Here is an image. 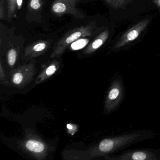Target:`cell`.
I'll return each instance as SVG.
<instances>
[{
  "label": "cell",
  "mask_w": 160,
  "mask_h": 160,
  "mask_svg": "<svg viewBox=\"0 0 160 160\" xmlns=\"http://www.w3.org/2000/svg\"><path fill=\"white\" fill-rule=\"evenodd\" d=\"M51 44L49 40H39L30 44L24 49L21 56L22 61L27 62L42 56L46 53Z\"/></svg>",
  "instance_id": "52a82bcc"
},
{
  "label": "cell",
  "mask_w": 160,
  "mask_h": 160,
  "mask_svg": "<svg viewBox=\"0 0 160 160\" xmlns=\"http://www.w3.org/2000/svg\"><path fill=\"white\" fill-rule=\"evenodd\" d=\"M99 30L95 21H92L88 25L73 29L55 43L53 51L50 55V58H60L74 42L82 38L94 35Z\"/></svg>",
  "instance_id": "7a4b0ae2"
},
{
  "label": "cell",
  "mask_w": 160,
  "mask_h": 160,
  "mask_svg": "<svg viewBox=\"0 0 160 160\" xmlns=\"http://www.w3.org/2000/svg\"><path fill=\"white\" fill-rule=\"evenodd\" d=\"M81 0H55L51 11L53 15L62 17L65 14L72 15L78 19H84L85 15L76 7Z\"/></svg>",
  "instance_id": "8992f818"
},
{
  "label": "cell",
  "mask_w": 160,
  "mask_h": 160,
  "mask_svg": "<svg viewBox=\"0 0 160 160\" xmlns=\"http://www.w3.org/2000/svg\"><path fill=\"white\" fill-rule=\"evenodd\" d=\"M36 72V61L33 59L28 63L13 70L11 73L10 84L13 88H24L33 80Z\"/></svg>",
  "instance_id": "277c9868"
},
{
  "label": "cell",
  "mask_w": 160,
  "mask_h": 160,
  "mask_svg": "<svg viewBox=\"0 0 160 160\" xmlns=\"http://www.w3.org/2000/svg\"><path fill=\"white\" fill-rule=\"evenodd\" d=\"M149 22V19H144L128 30L116 43L115 48L117 49L123 47L136 40L146 29Z\"/></svg>",
  "instance_id": "ba28073f"
},
{
  "label": "cell",
  "mask_w": 160,
  "mask_h": 160,
  "mask_svg": "<svg viewBox=\"0 0 160 160\" xmlns=\"http://www.w3.org/2000/svg\"><path fill=\"white\" fill-rule=\"evenodd\" d=\"M45 0H29L28 12L35 15L42 12Z\"/></svg>",
  "instance_id": "4fadbf2b"
},
{
  "label": "cell",
  "mask_w": 160,
  "mask_h": 160,
  "mask_svg": "<svg viewBox=\"0 0 160 160\" xmlns=\"http://www.w3.org/2000/svg\"><path fill=\"white\" fill-rule=\"evenodd\" d=\"M154 132L149 130H138L101 140L91 152L92 156L100 157L115 152L132 144L155 136Z\"/></svg>",
  "instance_id": "6da1fadb"
},
{
  "label": "cell",
  "mask_w": 160,
  "mask_h": 160,
  "mask_svg": "<svg viewBox=\"0 0 160 160\" xmlns=\"http://www.w3.org/2000/svg\"><path fill=\"white\" fill-rule=\"evenodd\" d=\"M5 0H1L0 2V19L3 20L5 17V10H4V3Z\"/></svg>",
  "instance_id": "e0dca14e"
},
{
  "label": "cell",
  "mask_w": 160,
  "mask_h": 160,
  "mask_svg": "<svg viewBox=\"0 0 160 160\" xmlns=\"http://www.w3.org/2000/svg\"><path fill=\"white\" fill-rule=\"evenodd\" d=\"M124 86L122 78L116 75L112 80L106 97L104 112L109 114L120 105L124 97Z\"/></svg>",
  "instance_id": "3957f363"
},
{
  "label": "cell",
  "mask_w": 160,
  "mask_h": 160,
  "mask_svg": "<svg viewBox=\"0 0 160 160\" xmlns=\"http://www.w3.org/2000/svg\"><path fill=\"white\" fill-rule=\"evenodd\" d=\"M17 8L18 10H20L22 8V4H23V0H17Z\"/></svg>",
  "instance_id": "ac0fdd59"
},
{
  "label": "cell",
  "mask_w": 160,
  "mask_h": 160,
  "mask_svg": "<svg viewBox=\"0 0 160 160\" xmlns=\"http://www.w3.org/2000/svg\"><path fill=\"white\" fill-rule=\"evenodd\" d=\"M109 35V30L106 28L89 43L84 50V54L90 55L95 52L106 42Z\"/></svg>",
  "instance_id": "30bf717a"
},
{
  "label": "cell",
  "mask_w": 160,
  "mask_h": 160,
  "mask_svg": "<svg viewBox=\"0 0 160 160\" xmlns=\"http://www.w3.org/2000/svg\"><path fill=\"white\" fill-rule=\"evenodd\" d=\"M60 63L57 60L49 62L39 74L35 80V85H37L50 78L58 70Z\"/></svg>",
  "instance_id": "8fae6325"
},
{
  "label": "cell",
  "mask_w": 160,
  "mask_h": 160,
  "mask_svg": "<svg viewBox=\"0 0 160 160\" xmlns=\"http://www.w3.org/2000/svg\"><path fill=\"white\" fill-rule=\"evenodd\" d=\"M108 160H160V149H140L128 150L116 156H105Z\"/></svg>",
  "instance_id": "5b68a950"
},
{
  "label": "cell",
  "mask_w": 160,
  "mask_h": 160,
  "mask_svg": "<svg viewBox=\"0 0 160 160\" xmlns=\"http://www.w3.org/2000/svg\"><path fill=\"white\" fill-rule=\"evenodd\" d=\"M113 9H120L126 5L130 0H104Z\"/></svg>",
  "instance_id": "9a60e30c"
},
{
  "label": "cell",
  "mask_w": 160,
  "mask_h": 160,
  "mask_svg": "<svg viewBox=\"0 0 160 160\" xmlns=\"http://www.w3.org/2000/svg\"><path fill=\"white\" fill-rule=\"evenodd\" d=\"M8 9V18L9 20L13 17L17 8V0H6Z\"/></svg>",
  "instance_id": "5bb4252c"
},
{
  "label": "cell",
  "mask_w": 160,
  "mask_h": 160,
  "mask_svg": "<svg viewBox=\"0 0 160 160\" xmlns=\"http://www.w3.org/2000/svg\"><path fill=\"white\" fill-rule=\"evenodd\" d=\"M23 147L27 152L40 160L45 158L48 152L47 145L37 138H27L23 142Z\"/></svg>",
  "instance_id": "9c48e42d"
},
{
  "label": "cell",
  "mask_w": 160,
  "mask_h": 160,
  "mask_svg": "<svg viewBox=\"0 0 160 160\" xmlns=\"http://www.w3.org/2000/svg\"><path fill=\"white\" fill-rule=\"evenodd\" d=\"M0 81L2 85L8 86H9L10 85V83L7 82L6 80L5 73H4V69L2 67V62H1V63H0Z\"/></svg>",
  "instance_id": "2e32d148"
},
{
  "label": "cell",
  "mask_w": 160,
  "mask_h": 160,
  "mask_svg": "<svg viewBox=\"0 0 160 160\" xmlns=\"http://www.w3.org/2000/svg\"><path fill=\"white\" fill-rule=\"evenodd\" d=\"M20 49L18 47L12 46L8 49L6 54L7 64L10 68H13L16 64L20 54Z\"/></svg>",
  "instance_id": "7c38bea8"
}]
</instances>
